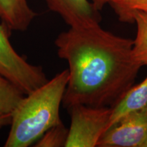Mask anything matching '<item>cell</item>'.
<instances>
[{"mask_svg": "<svg viewBox=\"0 0 147 147\" xmlns=\"http://www.w3.org/2000/svg\"><path fill=\"white\" fill-rule=\"evenodd\" d=\"M137 32L133 40L132 55L134 60L141 67L147 65V14L138 12L134 16Z\"/></svg>", "mask_w": 147, "mask_h": 147, "instance_id": "obj_9", "label": "cell"}, {"mask_svg": "<svg viewBox=\"0 0 147 147\" xmlns=\"http://www.w3.org/2000/svg\"><path fill=\"white\" fill-rule=\"evenodd\" d=\"M147 106V76L140 83L132 86L112 108L110 127L128 114ZM109 127V128H110Z\"/></svg>", "mask_w": 147, "mask_h": 147, "instance_id": "obj_8", "label": "cell"}, {"mask_svg": "<svg viewBox=\"0 0 147 147\" xmlns=\"http://www.w3.org/2000/svg\"><path fill=\"white\" fill-rule=\"evenodd\" d=\"M48 8L61 17L69 27L100 23L98 10L88 0H45Z\"/></svg>", "mask_w": 147, "mask_h": 147, "instance_id": "obj_6", "label": "cell"}, {"mask_svg": "<svg viewBox=\"0 0 147 147\" xmlns=\"http://www.w3.org/2000/svg\"><path fill=\"white\" fill-rule=\"evenodd\" d=\"M11 122V115H0V131L5 127L10 125Z\"/></svg>", "mask_w": 147, "mask_h": 147, "instance_id": "obj_13", "label": "cell"}, {"mask_svg": "<svg viewBox=\"0 0 147 147\" xmlns=\"http://www.w3.org/2000/svg\"><path fill=\"white\" fill-rule=\"evenodd\" d=\"M69 79L68 69L25 95L11 114L5 147H29L53 126L61 122L60 106Z\"/></svg>", "mask_w": 147, "mask_h": 147, "instance_id": "obj_2", "label": "cell"}, {"mask_svg": "<svg viewBox=\"0 0 147 147\" xmlns=\"http://www.w3.org/2000/svg\"><path fill=\"white\" fill-rule=\"evenodd\" d=\"M70 126L65 147H95L110 127L112 108L76 104L67 108Z\"/></svg>", "mask_w": 147, "mask_h": 147, "instance_id": "obj_4", "label": "cell"}, {"mask_svg": "<svg viewBox=\"0 0 147 147\" xmlns=\"http://www.w3.org/2000/svg\"><path fill=\"white\" fill-rule=\"evenodd\" d=\"M11 30L0 24V74L19 88L25 95L47 82L43 67L30 63L16 52L10 41Z\"/></svg>", "mask_w": 147, "mask_h": 147, "instance_id": "obj_3", "label": "cell"}, {"mask_svg": "<svg viewBox=\"0 0 147 147\" xmlns=\"http://www.w3.org/2000/svg\"><path fill=\"white\" fill-rule=\"evenodd\" d=\"M98 147H147V106L131 113L112 125Z\"/></svg>", "mask_w": 147, "mask_h": 147, "instance_id": "obj_5", "label": "cell"}, {"mask_svg": "<svg viewBox=\"0 0 147 147\" xmlns=\"http://www.w3.org/2000/svg\"><path fill=\"white\" fill-rule=\"evenodd\" d=\"M107 4L122 23L133 24L136 14H147V0H108Z\"/></svg>", "mask_w": 147, "mask_h": 147, "instance_id": "obj_11", "label": "cell"}, {"mask_svg": "<svg viewBox=\"0 0 147 147\" xmlns=\"http://www.w3.org/2000/svg\"><path fill=\"white\" fill-rule=\"evenodd\" d=\"M25 95L15 84L0 74V115H11Z\"/></svg>", "mask_w": 147, "mask_h": 147, "instance_id": "obj_10", "label": "cell"}, {"mask_svg": "<svg viewBox=\"0 0 147 147\" xmlns=\"http://www.w3.org/2000/svg\"><path fill=\"white\" fill-rule=\"evenodd\" d=\"M68 136V129L63 122L53 126L47 130L33 145L34 147H65Z\"/></svg>", "mask_w": 147, "mask_h": 147, "instance_id": "obj_12", "label": "cell"}, {"mask_svg": "<svg viewBox=\"0 0 147 147\" xmlns=\"http://www.w3.org/2000/svg\"><path fill=\"white\" fill-rule=\"evenodd\" d=\"M59 57L68 64L63 107L76 104L113 108L135 83L141 66L132 55L133 40L100 23L69 27L55 40Z\"/></svg>", "mask_w": 147, "mask_h": 147, "instance_id": "obj_1", "label": "cell"}, {"mask_svg": "<svg viewBox=\"0 0 147 147\" xmlns=\"http://www.w3.org/2000/svg\"><path fill=\"white\" fill-rule=\"evenodd\" d=\"M37 16L27 0H0V19L11 31L25 32Z\"/></svg>", "mask_w": 147, "mask_h": 147, "instance_id": "obj_7", "label": "cell"}, {"mask_svg": "<svg viewBox=\"0 0 147 147\" xmlns=\"http://www.w3.org/2000/svg\"><path fill=\"white\" fill-rule=\"evenodd\" d=\"M91 2L98 10H101L107 4L108 0H91Z\"/></svg>", "mask_w": 147, "mask_h": 147, "instance_id": "obj_14", "label": "cell"}]
</instances>
